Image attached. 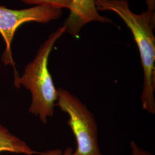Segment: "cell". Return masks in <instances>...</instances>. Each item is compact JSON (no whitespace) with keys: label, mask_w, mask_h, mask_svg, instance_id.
Returning <instances> with one entry per match:
<instances>
[{"label":"cell","mask_w":155,"mask_h":155,"mask_svg":"<svg viewBox=\"0 0 155 155\" xmlns=\"http://www.w3.org/2000/svg\"><path fill=\"white\" fill-rule=\"evenodd\" d=\"M130 146L131 148L130 155H153L149 151L141 148L133 140L130 141Z\"/></svg>","instance_id":"ba28073f"},{"label":"cell","mask_w":155,"mask_h":155,"mask_svg":"<svg viewBox=\"0 0 155 155\" xmlns=\"http://www.w3.org/2000/svg\"><path fill=\"white\" fill-rule=\"evenodd\" d=\"M63 150L61 149H53L48 150L45 152L41 153V155H61Z\"/></svg>","instance_id":"9c48e42d"},{"label":"cell","mask_w":155,"mask_h":155,"mask_svg":"<svg viewBox=\"0 0 155 155\" xmlns=\"http://www.w3.org/2000/svg\"><path fill=\"white\" fill-rule=\"evenodd\" d=\"M70 14L63 22L66 32L75 39H79L83 27L91 21L113 23L107 17L99 14L94 0H72Z\"/></svg>","instance_id":"5b68a950"},{"label":"cell","mask_w":155,"mask_h":155,"mask_svg":"<svg viewBox=\"0 0 155 155\" xmlns=\"http://www.w3.org/2000/svg\"><path fill=\"white\" fill-rule=\"evenodd\" d=\"M74 150L71 147H67L64 151H63V153L61 155H72Z\"/></svg>","instance_id":"8fae6325"},{"label":"cell","mask_w":155,"mask_h":155,"mask_svg":"<svg viewBox=\"0 0 155 155\" xmlns=\"http://www.w3.org/2000/svg\"><path fill=\"white\" fill-rule=\"evenodd\" d=\"M62 15V9L44 6L15 10L0 5V34L5 45L2 58L4 64L11 65L16 70L12 55V43L17 29L22 24L29 22L48 23L59 18Z\"/></svg>","instance_id":"277c9868"},{"label":"cell","mask_w":155,"mask_h":155,"mask_svg":"<svg viewBox=\"0 0 155 155\" xmlns=\"http://www.w3.org/2000/svg\"><path fill=\"white\" fill-rule=\"evenodd\" d=\"M28 5L44 6L50 8L61 9L67 8L70 9L72 0H20Z\"/></svg>","instance_id":"52a82bcc"},{"label":"cell","mask_w":155,"mask_h":155,"mask_svg":"<svg viewBox=\"0 0 155 155\" xmlns=\"http://www.w3.org/2000/svg\"><path fill=\"white\" fill-rule=\"evenodd\" d=\"M55 106L68 116L67 122L77 143L72 155H104L100 147L98 124L94 114L75 95L67 89H58Z\"/></svg>","instance_id":"3957f363"},{"label":"cell","mask_w":155,"mask_h":155,"mask_svg":"<svg viewBox=\"0 0 155 155\" xmlns=\"http://www.w3.org/2000/svg\"><path fill=\"white\" fill-rule=\"evenodd\" d=\"M147 5V10L155 12V0H145Z\"/></svg>","instance_id":"30bf717a"},{"label":"cell","mask_w":155,"mask_h":155,"mask_svg":"<svg viewBox=\"0 0 155 155\" xmlns=\"http://www.w3.org/2000/svg\"><path fill=\"white\" fill-rule=\"evenodd\" d=\"M9 152L26 155H41L29 147L25 142L12 134L6 127L0 125V153Z\"/></svg>","instance_id":"8992f818"},{"label":"cell","mask_w":155,"mask_h":155,"mask_svg":"<svg viewBox=\"0 0 155 155\" xmlns=\"http://www.w3.org/2000/svg\"><path fill=\"white\" fill-rule=\"evenodd\" d=\"M66 32L63 26L50 34L41 45L34 59L26 66L22 75L14 74V85L16 88L23 86L29 90L32 101L28 111L45 124L52 117L58 100V91L48 69V60L56 41Z\"/></svg>","instance_id":"7a4b0ae2"},{"label":"cell","mask_w":155,"mask_h":155,"mask_svg":"<svg viewBox=\"0 0 155 155\" xmlns=\"http://www.w3.org/2000/svg\"><path fill=\"white\" fill-rule=\"evenodd\" d=\"M98 11H111L130 29L137 45L143 70L141 102L144 110L155 114V12L136 14L127 0H94Z\"/></svg>","instance_id":"6da1fadb"}]
</instances>
